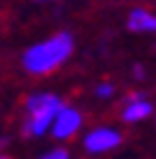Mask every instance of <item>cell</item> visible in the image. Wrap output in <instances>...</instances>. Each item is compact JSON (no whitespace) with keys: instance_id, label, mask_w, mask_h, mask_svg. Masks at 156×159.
Listing matches in <instances>:
<instances>
[{"instance_id":"6da1fadb","label":"cell","mask_w":156,"mask_h":159,"mask_svg":"<svg viewBox=\"0 0 156 159\" xmlns=\"http://www.w3.org/2000/svg\"><path fill=\"white\" fill-rule=\"evenodd\" d=\"M72 52H74V39L72 34L62 31V34H54L44 41L28 46L21 57V64L28 75L44 77V75H51L56 67H62L72 57Z\"/></svg>"},{"instance_id":"7a4b0ae2","label":"cell","mask_w":156,"mask_h":159,"mask_svg":"<svg viewBox=\"0 0 156 159\" xmlns=\"http://www.w3.org/2000/svg\"><path fill=\"white\" fill-rule=\"evenodd\" d=\"M64 108L62 98L54 95V93H33L31 98L26 100V126L23 131L28 136H44L49 128L54 126L59 111Z\"/></svg>"},{"instance_id":"3957f363","label":"cell","mask_w":156,"mask_h":159,"mask_svg":"<svg viewBox=\"0 0 156 159\" xmlns=\"http://www.w3.org/2000/svg\"><path fill=\"white\" fill-rule=\"evenodd\" d=\"M120 141H123V136L110 126H97L82 139L84 152H90V154H105V152H110V149L120 146Z\"/></svg>"},{"instance_id":"277c9868","label":"cell","mask_w":156,"mask_h":159,"mask_svg":"<svg viewBox=\"0 0 156 159\" xmlns=\"http://www.w3.org/2000/svg\"><path fill=\"white\" fill-rule=\"evenodd\" d=\"M80 126H82V113L77 111V108L64 105L59 111V116H56L54 126H51V134H54L56 141H67V139H72L80 131Z\"/></svg>"},{"instance_id":"5b68a950","label":"cell","mask_w":156,"mask_h":159,"mask_svg":"<svg viewBox=\"0 0 156 159\" xmlns=\"http://www.w3.org/2000/svg\"><path fill=\"white\" fill-rule=\"evenodd\" d=\"M151 103L146 100L143 95H138V93H133L131 98H128V105L123 108V113H120V118L125 123H138V121H143V118H149L151 116Z\"/></svg>"},{"instance_id":"8992f818","label":"cell","mask_w":156,"mask_h":159,"mask_svg":"<svg viewBox=\"0 0 156 159\" xmlns=\"http://www.w3.org/2000/svg\"><path fill=\"white\" fill-rule=\"evenodd\" d=\"M128 28L136 34L141 31H149V34H156V16L143 11V8H136V11L128 13Z\"/></svg>"},{"instance_id":"52a82bcc","label":"cell","mask_w":156,"mask_h":159,"mask_svg":"<svg viewBox=\"0 0 156 159\" xmlns=\"http://www.w3.org/2000/svg\"><path fill=\"white\" fill-rule=\"evenodd\" d=\"M38 159H69V152H67V149H51V152L41 154Z\"/></svg>"},{"instance_id":"ba28073f","label":"cell","mask_w":156,"mask_h":159,"mask_svg":"<svg viewBox=\"0 0 156 159\" xmlns=\"http://www.w3.org/2000/svg\"><path fill=\"white\" fill-rule=\"evenodd\" d=\"M95 93H97V98H110V95H113L115 90H113V85L102 82V85H97V90H95Z\"/></svg>"},{"instance_id":"9c48e42d","label":"cell","mask_w":156,"mask_h":159,"mask_svg":"<svg viewBox=\"0 0 156 159\" xmlns=\"http://www.w3.org/2000/svg\"><path fill=\"white\" fill-rule=\"evenodd\" d=\"M0 159H11V157H0Z\"/></svg>"}]
</instances>
